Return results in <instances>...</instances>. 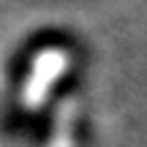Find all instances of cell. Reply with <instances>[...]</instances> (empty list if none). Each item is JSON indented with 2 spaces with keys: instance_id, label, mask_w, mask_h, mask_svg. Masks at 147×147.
<instances>
[{
  "instance_id": "6da1fadb",
  "label": "cell",
  "mask_w": 147,
  "mask_h": 147,
  "mask_svg": "<svg viewBox=\"0 0 147 147\" xmlns=\"http://www.w3.org/2000/svg\"><path fill=\"white\" fill-rule=\"evenodd\" d=\"M68 68V55L63 49H44L36 60H33V71L25 82V93H22V101L30 109H38V106L47 101L52 84L63 76V71Z\"/></svg>"
},
{
  "instance_id": "7a4b0ae2",
  "label": "cell",
  "mask_w": 147,
  "mask_h": 147,
  "mask_svg": "<svg viewBox=\"0 0 147 147\" xmlns=\"http://www.w3.org/2000/svg\"><path fill=\"white\" fill-rule=\"evenodd\" d=\"M71 123H74V106L63 104L57 112V123H55V136L49 147H74V136H71Z\"/></svg>"
}]
</instances>
